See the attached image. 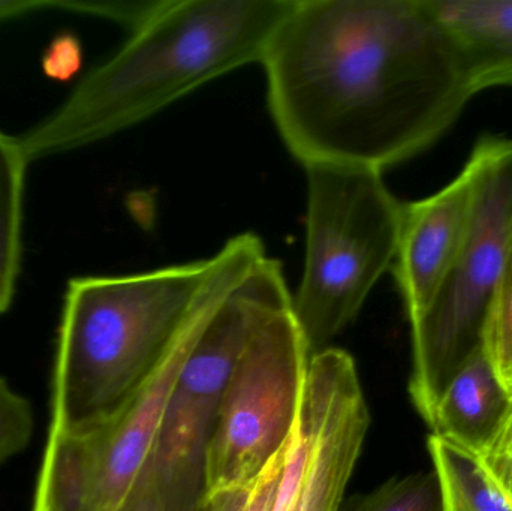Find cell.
<instances>
[{"mask_svg":"<svg viewBox=\"0 0 512 511\" xmlns=\"http://www.w3.org/2000/svg\"><path fill=\"white\" fill-rule=\"evenodd\" d=\"M261 63L304 167L382 173L433 146L474 96L424 0H294Z\"/></svg>","mask_w":512,"mask_h":511,"instance_id":"cell-1","label":"cell"},{"mask_svg":"<svg viewBox=\"0 0 512 511\" xmlns=\"http://www.w3.org/2000/svg\"><path fill=\"white\" fill-rule=\"evenodd\" d=\"M294 0L155 2L107 62L20 135L27 161L71 152L125 131L209 81L262 62Z\"/></svg>","mask_w":512,"mask_h":511,"instance_id":"cell-2","label":"cell"},{"mask_svg":"<svg viewBox=\"0 0 512 511\" xmlns=\"http://www.w3.org/2000/svg\"><path fill=\"white\" fill-rule=\"evenodd\" d=\"M221 257L68 282L53 371L50 435L119 417L155 374L218 273Z\"/></svg>","mask_w":512,"mask_h":511,"instance_id":"cell-3","label":"cell"},{"mask_svg":"<svg viewBox=\"0 0 512 511\" xmlns=\"http://www.w3.org/2000/svg\"><path fill=\"white\" fill-rule=\"evenodd\" d=\"M191 354L165 408L141 479L162 511H197L206 498L207 453L237 357L274 288L279 261L256 234L228 240Z\"/></svg>","mask_w":512,"mask_h":511,"instance_id":"cell-4","label":"cell"},{"mask_svg":"<svg viewBox=\"0 0 512 511\" xmlns=\"http://www.w3.org/2000/svg\"><path fill=\"white\" fill-rule=\"evenodd\" d=\"M304 168L306 260L292 308L313 357L357 318L376 282L393 267L405 203L391 194L381 171Z\"/></svg>","mask_w":512,"mask_h":511,"instance_id":"cell-5","label":"cell"},{"mask_svg":"<svg viewBox=\"0 0 512 511\" xmlns=\"http://www.w3.org/2000/svg\"><path fill=\"white\" fill-rule=\"evenodd\" d=\"M468 162L475 189L465 242L432 305L411 327L409 392L427 425L445 384L481 344L512 237V138H480Z\"/></svg>","mask_w":512,"mask_h":511,"instance_id":"cell-6","label":"cell"},{"mask_svg":"<svg viewBox=\"0 0 512 511\" xmlns=\"http://www.w3.org/2000/svg\"><path fill=\"white\" fill-rule=\"evenodd\" d=\"M370 416L354 359L328 348L310 359L291 437L246 485L206 495L197 511H340Z\"/></svg>","mask_w":512,"mask_h":511,"instance_id":"cell-7","label":"cell"},{"mask_svg":"<svg viewBox=\"0 0 512 511\" xmlns=\"http://www.w3.org/2000/svg\"><path fill=\"white\" fill-rule=\"evenodd\" d=\"M286 281L259 312L237 357L207 453L206 495L254 480L291 437L310 363Z\"/></svg>","mask_w":512,"mask_h":511,"instance_id":"cell-8","label":"cell"},{"mask_svg":"<svg viewBox=\"0 0 512 511\" xmlns=\"http://www.w3.org/2000/svg\"><path fill=\"white\" fill-rule=\"evenodd\" d=\"M474 189V170L466 161L441 191L403 204L399 248L391 269L411 327L424 317L453 269L468 231Z\"/></svg>","mask_w":512,"mask_h":511,"instance_id":"cell-9","label":"cell"},{"mask_svg":"<svg viewBox=\"0 0 512 511\" xmlns=\"http://www.w3.org/2000/svg\"><path fill=\"white\" fill-rule=\"evenodd\" d=\"M472 95L512 86V0H424Z\"/></svg>","mask_w":512,"mask_h":511,"instance_id":"cell-10","label":"cell"},{"mask_svg":"<svg viewBox=\"0 0 512 511\" xmlns=\"http://www.w3.org/2000/svg\"><path fill=\"white\" fill-rule=\"evenodd\" d=\"M511 404L480 344L445 384L429 426L432 435L483 456L507 419Z\"/></svg>","mask_w":512,"mask_h":511,"instance_id":"cell-11","label":"cell"},{"mask_svg":"<svg viewBox=\"0 0 512 511\" xmlns=\"http://www.w3.org/2000/svg\"><path fill=\"white\" fill-rule=\"evenodd\" d=\"M441 488L442 511H512V498L481 456L436 435L427 440Z\"/></svg>","mask_w":512,"mask_h":511,"instance_id":"cell-12","label":"cell"},{"mask_svg":"<svg viewBox=\"0 0 512 511\" xmlns=\"http://www.w3.org/2000/svg\"><path fill=\"white\" fill-rule=\"evenodd\" d=\"M27 164L18 138L0 131V315L11 308L20 276Z\"/></svg>","mask_w":512,"mask_h":511,"instance_id":"cell-13","label":"cell"},{"mask_svg":"<svg viewBox=\"0 0 512 511\" xmlns=\"http://www.w3.org/2000/svg\"><path fill=\"white\" fill-rule=\"evenodd\" d=\"M481 345L512 401V237L501 279L481 333Z\"/></svg>","mask_w":512,"mask_h":511,"instance_id":"cell-14","label":"cell"},{"mask_svg":"<svg viewBox=\"0 0 512 511\" xmlns=\"http://www.w3.org/2000/svg\"><path fill=\"white\" fill-rule=\"evenodd\" d=\"M340 511H442L435 471L394 477Z\"/></svg>","mask_w":512,"mask_h":511,"instance_id":"cell-15","label":"cell"},{"mask_svg":"<svg viewBox=\"0 0 512 511\" xmlns=\"http://www.w3.org/2000/svg\"><path fill=\"white\" fill-rule=\"evenodd\" d=\"M33 429L32 405L0 378V464L29 446Z\"/></svg>","mask_w":512,"mask_h":511,"instance_id":"cell-16","label":"cell"},{"mask_svg":"<svg viewBox=\"0 0 512 511\" xmlns=\"http://www.w3.org/2000/svg\"><path fill=\"white\" fill-rule=\"evenodd\" d=\"M81 65H83V48L77 36L71 33H60L42 54V71L51 80H71L80 71Z\"/></svg>","mask_w":512,"mask_h":511,"instance_id":"cell-17","label":"cell"},{"mask_svg":"<svg viewBox=\"0 0 512 511\" xmlns=\"http://www.w3.org/2000/svg\"><path fill=\"white\" fill-rule=\"evenodd\" d=\"M481 458L499 485L512 498V404L498 435Z\"/></svg>","mask_w":512,"mask_h":511,"instance_id":"cell-18","label":"cell"},{"mask_svg":"<svg viewBox=\"0 0 512 511\" xmlns=\"http://www.w3.org/2000/svg\"><path fill=\"white\" fill-rule=\"evenodd\" d=\"M48 8H65L66 11L80 14L81 2H0V24Z\"/></svg>","mask_w":512,"mask_h":511,"instance_id":"cell-19","label":"cell"},{"mask_svg":"<svg viewBox=\"0 0 512 511\" xmlns=\"http://www.w3.org/2000/svg\"><path fill=\"white\" fill-rule=\"evenodd\" d=\"M114 511H162L153 497L152 489L144 479L138 477L131 491L123 498L122 503Z\"/></svg>","mask_w":512,"mask_h":511,"instance_id":"cell-20","label":"cell"}]
</instances>
